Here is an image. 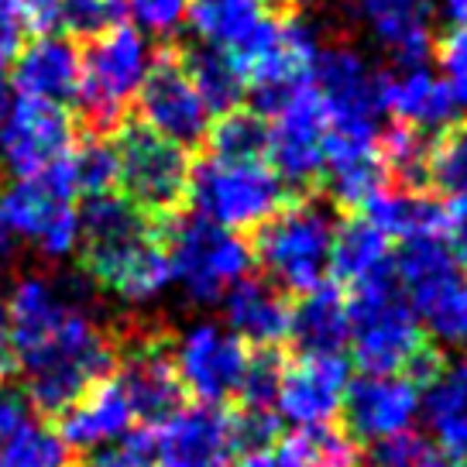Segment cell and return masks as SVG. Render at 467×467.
<instances>
[{
  "label": "cell",
  "instance_id": "obj_48",
  "mask_svg": "<svg viewBox=\"0 0 467 467\" xmlns=\"http://www.w3.org/2000/svg\"><path fill=\"white\" fill-rule=\"evenodd\" d=\"M11 107H15V89L7 79H0V128H4V120L11 114Z\"/></svg>",
  "mask_w": 467,
  "mask_h": 467
},
{
  "label": "cell",
  "instance_id": "obj_23",
  "mask_svg": "<svg viewBox=\"0 0 467 467\" xmlns=\"http://www.w3.org/2000/svg\"><path fill=\"white\" fill-rule=\"evenodd\" d=\"M0 467H73V447L21 395L0 389Z\"/></svg>",
  "mask_w": 467,
  "mask_h": 467
},
{
  "label": "cell",
  "instance_id": "obj_12",
  "mask_svg": "<svg viewBox=\"0 0 467 467\" xmlns=\"http://www.w3.org/2000/svg\"><path fill=\"white\" fill-rule=\"evenodd\" d=\"M320 48L323 35L313 21H306V17L275 21L262 48L244 62L254 114L268 117L278 103L289 100L296 89L309 87Z\"/></svg>",
  "mask_w": 467,
  "mask_h": 467
},
{
  "label": "cell",
  "instance_id": "obj_50",
  "mask_svg": "<svg viewBox=\"0 0 467 467\" xmlns=\"http://www.w3.org/2000/svg\"><path fill=\"white\" fill-rule=\"evenodd\" d=\"M420 467H461V464H453V461H447L443 453H440V457H433V453H426V461H423Z\"/></svg>",
  "mask_w": 467,
  "mask_h": 467
},
{
  "label": "cell",
  "instance_id": "obj_10",
  "mask_svg": "<svg viewBox=\"0 0 467 467\" xmlns=\"http://www.w3.org/2000/svg\"><path fill=\"white\" fill-rule=\"evenodd\" d=\"M87 278L128 306L155 303L172 285V265L155 227L79 244Z\"/></svg>",
  "mask_w": 467,
  "mask_h": 467
},
{
  "label": "cell",
  "instance_id": "obj_19",
  "mask_svg": "<svg viewBox=\"0 0 467 467\" xmlns=\"http://www.w3.org/2000/svg\"><path fill=\"white\" fill-rule=\"evenodd\" d=\"M348 361L340 354H299L282 368L275 412L292 426L334 423L348 392Z\"/></svg>",
  "mask_w": 467,
  "mask_h": 467
},
{
  "label": "cell",
  "instance_id": "obj_29",
  "mask_svg": "<svg viewBox=\"0 0 467 467\" xmlns=\"http://www.w3.org/2000/svg\"><path fill=\"white\" fill-rule=\"evenodd\" d=\"M365 217L379 227L385 237L412 241V237H447V217L451 210L426 190H379L365 206Z\"/></svg>",
  "mask_w": 467,
  "mask_h": 467
},
{
  "label": "cell",
  "instance_id": "obj_31",
  "mask_svg": "<svg viewBox=\"0 0 467 467\" xmlns=\"http://www.w3.org/2000/svg\"><path fill=\"white\" fill-rule=\"evenodd\" d=\"M182 69L192 79V87L200 89L210 114H231L241 107L244 93H248V76L241 69V62L220 48L210 45H196L190 52H179Z\"/></svg>",
  "mask_w": 467,
  "mask_h": 467
},
{
  "label": "cell",
  "instance_id": "obj_11",
  "mask_svg": "<svg viewBox=\"0 0 467 467\" xmlns=\"http://www.w3.org/2000/svg\"><path fill=\"white\" fill-rule=\"evenodd\" d=\"M169 354L182 392L206 406H223L227 399H237L251 361V348H244L227 327L213 320L186 327L169 344Z\"/></svg>",
  "mask_w": 467,
  "mask_h": 467
},
{
  "label": "cell",
  "instance_id": "obj_9",
  "mask_svg": "<svg viewBox=\"0 0 467 467\" xmlns=\"http://www.w3.org/2000/svg\"><path fill=\"white\" fill-rule=\"evenodd\" d=\"M114 145L120 196L148 217H172L190 190L192 161L186 148L148 131L145 124H124Z\"/></svg>",
  "mask_w": 467,
  "mask_h": 467
},
{
  "label": "cell",
  "instance_id": "obj_44",
  "mask_svg": "<svg viewBox=\"0 0 467 467\" xmlns=\"http://www.w3.org/2000/svg\"><path fill=\"white\" fill-rule=\"evenodd\" d=\"M21 11L28 17L31 31H62V0H21Z\"/></svg>",
  "mask_w": 467,
  "mask_h": 467
},
{
  "label": "cell",
  "instance_id": "obj_1",
  "mask_svg": "<svg viewBox=\"0 0 467 467\" xmlns=\"http://www.w3.org/2000/svg\"><path fill=\"white\" fill-rule=\"evenodd\" d=\"M11 350L25 375V402L38 416H62L117 365L107 334L73 275H21L7 296Z\"/></svg>",
  "mask_w": 467,
  "mask_h": 467
},
{
  "label": "cell",
  "instance_id": "obj_25",
  "mask_svg": "<svg viewBox=\"0 0 467 467\" xmlns=\"http://www.w3.org/2000/svg\"><path fill=\"white\" fill-rule=\"evenodd\" d=\"M354 15L395 66H423L433 52L430 0H354Z\"/></svg>",
  "mask_w": 467,
  "mask_h": 467
},
{
  "label": "cell",
  "instance_id": "obj_8",
  "mask_svg": "<svg viewBox=\"0 0 467 467\" xmlns=\"http://www.w3.org/2000/svg\"><path fill=\"white\" fill-rule=\"evenodd\" d=\"M313 93L327 117L330 138L368 141L375 145L381 134V73L354 45L323 42L313 66Z\"/></svg>",
  "mask_w": 467,
  "mask_h": 467
},
{
  "label": "cell",
  "instance_id": "obj_41",
  "mask_svg": "<svg viewBox=\"0 0 467 467\" xmlns=\"http://www.w3.org/2000/svg\"><path fill=\"white\" fill-rule=\"evenodd\" d=\"M114 25L117 11L110 0H62V31H69L76 38L89 42Z\"/></svg>",
  "mask_w": 467,
  "mask_h": 467
},
{
  "label": "cell",
  "instance_id": "obj_49",
  "mask_svg": "<svg viewBox=\"0 0 467 467\" xmlns=\"http://www.w3.org/2000/svg\"><path fill=\"white\" fill-rule=\"evenodd\" d=\"M11 248H15V237H11V231H7V223H4V210H0V258H7Z\"/></svg>",
  "mask_w": 467,
  "mask_h": 467
},
{
  "label": "cell",
  "instance_id": "obj_32",
  "mask_svg": "<svg viewBox=\"0 0 467 467\" xmlns=\"http://www.w3.org/2000/svg\"><path fill=\"white\" fill-rule=\"evenodd\" d=\"M272 453L278 467H361V447L334 423L296 426Z\"/></svg>",
  "mask_w": 467,
  "mask_h": 467
},
{
  "label": "cell",
  "instance_id": "obj_26",
  "mask_svg": "<svg viewBox=\"0 0 467 467\" xmlns=\"http://www.w3.org/2000/svg\"><path fill=\"white\" fill-rule=\"evenodd\" d=\"M134 412L124 389L117 385L114 375L93 381L87 392L76 399L73 406L58 416V433L69 447L79 451H97L114 440L128 437L134 430Z\"/></svg>",
  "mask_w": 467,
  "mask_h": 467
},
{
  "label": "cell",
  "instance_id": "obj_38",
  "mask_svg": "<svg viewBox=\"0 0 467 467\" xmlns=\"http://www.w3.org/2000/svg\"><path fill=\"white\" fill-rule=\"evenodd\" d=\"M430 453L423 433L416 430H402L395 437L375 440L365 453H361V467H420Z\"/></svg>",
  "mask_w": 467,
  "mask_h": 467
},
{
  "label": "cell",
  "instance_id": "obj_39",
  "mask_svg": "<svg viewBox=\"0 0 467 467\" xmlns=\"http://www.w3.org/2000/svg\"><path fill=\"white\" fill-rule=\"evenodd\" d=\"M155 464H159V461H155L151 430H131L128 437L89 451L83 467H155Z\"/></svg>",
  "mask_w": 467,
  "mask_h": 467
},
{
  "label": "cell",
  "instance_id": "obj_6",
  "mask_svg": "<svg viewBox=\"0 0 467 467\" xmlns=\"http://www.w3.org/2000/svg\"><path fill=\"white\" fill-rule=\"evenodd\" d=\"M161 244L172 265V282L192 303H220L231 285L248 278L254 254L251 244L234 231H223L203 217H169L161 227Z\"/></svg>",
  "mask_w": 467,
  "mask_h": 467
},
{
  "label": "cell",
  "instance_id": "obj_47",
  "mask_svg": "<svg viewBox=\"0 0 467 467\" xmlns=\"http://www.w3.org/2000/svg\"><path fill=\"white\" fill-rule=\"evenodd\" d=\"M440 7L453 28H467V0H440Z\"/></svg>",
  "mask_w": 467,
  "mask_h": 467
},
{
  "label": "cell",
  "instance_id": "obj_35",
  "mask_svg": "<svg viewBox=\"0 0 467 467\" xmlns=\"http://www.w3.org/2000/svg\"><path fill=\"white\" fill-rule=\"evenodd\" d=\"M206 138L213 145V155H223V159H265L268 124L262 114L237 107L231 114H220L217 128H210Z\"/></svg>",
  "mask_w": 467,
  "mask_h": 467
},
{
  "label": "cell",
  "instance_id": "obj_22",
  "mask_svg": "<svg viewBox=\"0 0 467 467\" xmlns=\"http://www.w3.org/2000/svg\"><path fill=\"white\" fill-rule=\"evenodd\" d=\"M186 21L192 25L200 45L234 56L241 62V69L262 48L275 25L265 0H190Z\"/></svg>",
  "mask_w": 467,
  "mask_h": 467
},
{
  "label": "cell",
  "instance_id": "obj_7",
  "mask_svg": "<svg viewBox=\"0 0 467 467\" xmlns=\"http://www.w3.org/2000/svg\"><path fill=\"white\" fill-rule=\"evenodd\" d=\"M4 223L15 241H28L48 262H66L79 251V206H76L69 155L31 179H15L0 192Z\"/></svg>",
  "mask_w": 467,
  "mask_h": 467
},
{
  "label": "cell",
  "instance_id": "obj_43",
  "mask_svg": "<svg viewBox=\"0 0 467 467\" xmlns=\"http://www.w3.org/2000/svg\"><path fill=\"white\" fill-rule=\"evenodd\" d=\"M430 426H433V437L440 443V453L453 464L467 467V416H447V420H437Z\"/></svg>",
  "mask_w": 467,
  "mask_h": 467
},
{
  "label": "cell",
  "instance_id": "obj_30",
  "mask_svg": "<svg viewBox=\"0 0 467 467\" xmlns=\"http://www.w3.org/2000/svg\"><path fill=\"white\" fill-rule=\"evenodd\" d=\"M385 268H392V237H385L365 213L344 220L334 231V248H330L334 282L350 289Z\"/></svg>",
  "mask_w": 467,
  "mask_h": 467
},
{
  "label": "cell",
  "instance_id": "obj_3",
  "mask_svg": "<svg viewBox=\"0 0 467 467\" xmlns=\"http://www.w3.org/2000/svg\"><path fill=\"white\" fill-rule=\"evenodd\" d=\"M151 62V38L134 31L131 25H114L89 38L83 52V79L73 100L87 134L110 138L124 128L128 107L145 83Z\"/></svg>",
  "mask_w": 467,
  "mask_h": 467
},
{
  "label": "cell",
  "instance_id": "obj_5",
  "mask_svg": "<svg viewBox=\"0 0 467 467\" xmlns=\"http://www.w3.org/2000/svg\"><path fill=\"white\" fill-rule=\"evenodd\" d=\"M334 231V213L323 203H289L258 227L251 254L258 258L275 289L303 296L330 275Z\"/></svg>",
  "mask_w": 467,
  "mask_h": 467
},
{
  "label": "cell",
  "instance_id": "obj_14",
  "mask_svg": "<svg viewBox=\"0 0 467 467\" xmlns=\"http://www.w3.org/2000/svg\"><path fill=\"white\" fill-rule=\"evenodd\" d=\"M134 100H138V114L148 131L161 134L182 148H196L200 141H206L213 114L182 69L179 52L155 56Z\"/></svg>",
  "mask_w": 467,
  "mask_h": 467
},
{
  "label": "cell",
  "instance_id": "obj_36",
  "mask_svg": "<svg viewBox=\"0 0 467 467\" xmlns=\"http://www.w3.org/2000/svg\"><path fill=\"white\" fill-rule=\"evenodd\" d=\"M430 182H437L453 203H467V124H457L443 131V141H433Z\"/></svg>",
  "mask_w": 467,
  "mask_h": 467
},
{
  "label": "cell",
  "instance_id": "obj_37",
  "mask_svg": "<svg viewBox=\"0 0 467 467\" xmlns=\"http://www.w3.org/2000/svg\"><path fill=\"white\" fill-rule=\"evenodd\" d=\"M117 17L131 21L134 31L145 38H172L186 25L190 0H110Z\"/></svg>",
  "mask_w": 467,
  "mask_h": 467
},
{
  "label": "cell",
  "instance_id": "obj_28",
  "mask_svg": "<svg viewBox=\"0 0 467 467\" xmlns=\"http://www.w3.org/2000/svg\"><path fill=\"white\" fill-rule=\"evenodd\" d=\"M323 186L340 206H361L385 190L389 169L381 161L379 141H348V138H330L327 134V151H323Z\"/></svg>",
  "mask_w": 467,
  "mask_h": 467
},
{
  "label": "cell",
  "instance_id": "obj_13",
  "mask_svg": "<svg viewBox=\"0 0 467 467\" xmlns=\"http://www.w3.org/2000/svg\"><path fill=\"white\" fill-rule=\"evenodd\" d=\"M268 145L265 159L282 186L306 190L323 172V151H327V117L313 93V83L296 89L289 100H282L268 114Z\"/></svg>",
  "mask_w": 467,
  "mask_h": 467
},
{
  "label": "cell",
  "instance_id": "obj_24",
  "mask_svg": "<svg viewBox=\"0 0 467 467\" xmlns=\"http://www.w3.org/2000/svg\"><path fill=\"white\" fill-rule=\"evenodd\" d=\"M227 309V330L251 350H278L289 340L292 306L285 292L265 278H241L220 299Z\"/></svg>",
  "mask_w": 467,
  "mask_h": 467
},
{
  "label": "cell",
  "instance_id": "obj_16",
  "mask_svg": "<svg viewBox=\"0 0 467 467\" xmlns=\"http://www.w3.org/2000/svg\"><path fill=\"white\" fill-rule=\"evenodd\" d=\"M151 443L161 467H227L237 453L231 409L182 406L151 430Z\"/></svg>",
  "mask_w": 467,
  "mask_h": 467
},
{
  "label": "cell",
  "instance_id": "obj_42",
  "mask_svg": "<svg viewBox=\"0 0 467 467\" xmlns=\"http://www.w3.org/2000/svg\"><path fill=\"white\" fill-rule=\"evenodd\" d=\"M28 17L21 11V0H0V73L15 66L21 48L28 45Z\"/></svg>",
  "mask_w": 467,
  "mask_h": 467
},
{
  "label": "cell",
  "instance_id": "obj_46",
  "mask_svg": "<svg viewBox=\"0 0 467 467\" xmlns=\"http://www.w3.org/2000/svg\"><path fill=\"white\" fill-rule=\"evenodd\" d=\"M15 365V350H11V313H7V296L0 292V375Z\"/></svg>",
  "mask_w": 467,
  "mask_h": 467
},
{
  "label": "cell",
  "instance_id": "obj_33",
  "mask_svg": "<svg viewBox=\"0 0 467 467\" xmlns=\"http://www.w3.org/2000/svg\"><path fill=\"white\" fill-rule=\"evenodd\" d=\"M379 151L385 169H392L406 186L423 190L430 182V155H433V138L423 131H412L406 124H395L392 131L379 134Z\"/></svg>",
  "mask_w": 467,
  "mask_h": 467
},
{
  "label": "cell",
  "instance_id": "obj_17",
  "mask_svg": "<svg viewBox=\"0 0 467 467\" xmlns=\"http://www.w3.org/2000/svg\"><path fill=\"white\" fill-rule=\"evenodd\" d=\"M117 385L124 389L131 402L134 423L141 430H155L172 412L182 409V381L175 375L169 340L161 337H141L138 344L128 348L124 358H117Z\"/></svg>",
  "mask_w": 467,
  "mask_h": 467
},
{
  "label": "cell",
  "instance_id": "obj_20",
  "mask_svg": "<svg viewBox=\"0 0 467 467\" xmlns=\"http://www.w3.org/2000/svg\"><path fill=\"white\" fill-rule=\"evenodd\" d=\"M79 79H83V52L69 35H38L35 42L21 48L15 58V89L17 97L38 103H66L76 100L79 93Z\"/></svg>",
  "mask_w": 467,
  "mask_h": 467
},
{
  "label": "cell",
  "instance_id": "obj_21",
  "mask_svg": "<svg viewBox=\"0 0 467 467\" xmlns=\"http://www.w3.org/2000/svg\"><path fill=\"white\" fill-rule=\"evenodd\" d=\"M381 107L399 124L423 134L451 131L461 117L447 83L423 66H395L392 73H381Z\"/></svg>",
  "mask_w": 467,
  "mask_h": 467
},
{
  "label": "cell",
  "instance_id": "obj_27",
  "mask_svg": "<svg viewBox=\"0 0 467 467\" xmlns=\"http://www.w3.org/2000/svg\"><path fill=\"white\" fill-rule=\"evenodd\" d=\"M289 340L299 354H340L350 340L348 292L340 282L327 278L317 289L299 296L292 306Z\"/></svg>",
  "mask_w": 467,
  "mask_h": 467
},
{
  "label": "cell",
  "instance_id": "obj_2",
  "mask_svg": "<svg viewBox=\"0 0 467 467\" xmlns=\"http://www.w3.org/2000/svg\"><path fill=\"white\" fill-rule=\"evenodd\" d=\"M350 350L361 375H406L412 385L426 389L447 365L443 350L423 330L416 309L392 268L365 278L348 292Z\"/></svg>",
  "mask_w": 467,
  "mask_h": 467
},
{
  "label": "cell",
  "instance_id": "obj_15",
  "mask_svg": "<svg viewBox=\"0 0 467 467\" xmlns=\"http://www.w3.org/2000/svg\"><path fill=\"white\" fill-rule=\"evenodd\" d=\"M73 151V120L66 107L15 97L0 128V165L15 179H31Z\"/></svg>",
  "mask_w": 467,
  "mask_h": 467
},
{
  "label": "cell",
  "instance_id": "obj_4",
  "mask_svg": "<svg viewBox=\"0 0 467 467\" xmlns=\"http://www.w3.org/2000/svg\"><path fill=\"white\" fill-rule=\"evenodd\" d=\"M186 200L196 217L223 231H258L285 206V186L265 159H223L206 155L190 172Z\"/></svg>",
  "mask_w": 467,
  "mask_h": 467
},
{
  "label": "cell",
  "instance_id": "obj_40",
  "mask_svg": "<svg viewBox=\"0 0 467 467\" xmlns=\"http://www.w3.org/2000/svg\"><path fill=\"white\" fill-rule=\"evenodd\" d=\"M437 66L440 79L447 83L453 93V100L461 107V114L467 110V28H451L437 45Z\"/></svg>",
  "mask_w": 467,
  "mask_h": 467
},
{
  "label": "cell",
  "instance_id": "obj_34",
  "mask_svg": "<svg viewBox=\"0 0 467 467\" xmlns=\"http://www.w3.org/2000/svg\"><path fill=\"white\" fill-rule=\"evenodd\" d=\"M69 175L76 196H100L117 186V145L110 138L87 134L83 145L69 151Z\"/></svg>",
  "mask_w": 467,
  "mask_h": 467
},
{
  "label": "cell",
  "instance_id": "obj_45",
  "mask_svg": "<svg viewBox=\"0 0 467 467\" xmlns=\"http://www.w3.org/2000/svg\"><path fill=\"white\" fill-rule=\"evenodd\" d=\"M447 244H451L461 272H467V203H453L451 217H447Z\"/></svg>",
  "mask_w": 467,
  "mask_h": 467
},
{
  "label": "cell",
  "instance_id": "obj_18",
  "mask_svg": "<svg viewBox=\"0 0 467 467\" xmlns=\"http://www.w3.org/2000/svg\"><path fill=\"white\" fill-rule=\"evenodd\" d=\"M423 402V389L406 375H361L344 392V430L354 443H375L412 430Z\"/></svg>",
  "mask_w": 467,
  "mask_h": 467
}]
</instances>
